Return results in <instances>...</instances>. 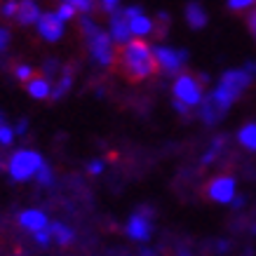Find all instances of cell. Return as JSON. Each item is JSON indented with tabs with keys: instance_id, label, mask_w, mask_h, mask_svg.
<instances>
[{
	"instance_id": "obj_8",
	"label": "cell",
	"mask_w": 256,
	"mask_h": 256,
	"mask_svg": "<svg viewBox=\"0 0 256 256\" xmlns=\"http://www.w3.org/2000/svg\"><path fill=\"white\" fill-rule=\"evenodd\" d=\"M36 26H38L40 38L47 40V42H56L64 36V31H66V22H62V16L56 14V10L54 12H42V16H40V22Z\"/></svg>"
},
{
	"instance_id": "obj_10",
	"label": "cell",
	"mask_w": 256,
	"mask_h": 256,
	"mask_svg": "<svg viewBox=\"0 0 256 256\" xmlns=\"http://www.w3.org/2000/svg\"><path fill=\"white\" fill-rule=\"evenodd\" d=\"M110 40L113 42H120V45H127L132 42V28H130V19L124 16L122 10H118L116 14H110V31H108Z\"/></svg>"
},
{
	"instance_id": "obj_32",
	"label": "cell",
	"mask_w": 256,
	"mask_h": 256,
	"mask_svg": "<svg viewBox=\"0 0 256 256\" xmlns=\"http://www.w3.org/2000/svg\"><path fill=\"white\" fill-rule=\"evenodd\" d=\"M104 10L110 12V14H116L118 10H120V2H116V0H106V2H104Z\"/></svg>"
},
{
	"instance_id": "obj_12",
	"label": "cell",
	"mask_w": 256,
	"mask_h": 256,
	"mask_svg": "<svg viewBox=\"0 0 256 256\" xmlns=\"http://www.w3.org/2000/svg\"><path fill=\"white\" fill-rule=\"evenodd\" d=\"M224 116H226V110L218 106L216 101H214V96H212V94L207 96V99H202V104H200V118L207 124H216Z\"/></svg>"
},
{
	"instance_id": "obj_36",
	"label": "cell",
	"mask_w": 256,
	"mask_h": 256,
	"mask_svg": "<svg viewBox=\"0 0 256 256\" xmlns=\"http://www.w3.org/2000/svg\"><path fill=\"white\" fill-rule=\"evenodd\" d=\"M181 256H188V254H186V252H184V254H181Z\"/></svg>"
},
{
	"instance_id": "obj_31",
	"label": "cell",
	"mask_w": 256,
	"mask_h": 256,
	"mask_svg": "<svg viewBox=\"0 0 256 256\" xmlns=\"http://www.w3.org/2000/svg\"><path fill=\"white\" fill-rule=\"evenodd\" d=\"M26 130H28V120L22 118V120L14 124V134H26Z\"/></svg>"
},
{
	"instance_id": "obj_4",
	"label": "cell",
	"mask_w": 256,
	"mask_h": 256,
	"mask_svg": "<svg viewBox=\"0 0 256 256\" xmlns=\"http://www.w3.org/2000/svg\"><path fill=\"white\" fill-rule=\"evenodd\" d=\"M172 92H174V99L181 101V104H186L188 108H190V106H200L202 99H204V96H202V82H198V78L190 76V73L176 76Z\"/></svg>"
},
{
	"instance_id": "obj_14",
	"label": "cell",
	"mask_w": 256,
	"mask_h": 256,
	"mask_svg": "<svg viewBox=\"0 0 256 256\" xmlns=\"http://www.w3.org/2000/svg\"><path fill=\"white\" fill-rule=\"evenodd\" d=\"M186 22L190 28H204L207 26V22H210V16H207V12H204V8H202L200 2H188L186 5Z\"/></svg>"
},
{
	"instance_id": "obj_33",
	"label": "cell",
	"mask_w": 256,
	"mask_h": 256,
	"mask_svg": "<svg viewBox=\"0 0 256 256\" xmlns=\"http://www.w3.org/2000/svg\"><path fill=\"white\" fill-rule=\"evenodd\" d=\"M92 2H87V0H76V10H80V12H92Z\"/></svg>"
},
{
	"instance_id": "obj_19",
	"label": "cell",
	"mask_w": 256,
	"mask_h": 256,
	"mask_svg": "<svg viewBox=\"0 0 256 256\" xmlns=\"http://www.w3.org/2000/svg\"><path fill=\"white\" fill-rule=\"evenodd\" d=\"M70 82H73V78H70V73H64L62 76V80H59V85L56 87H52V96H50V99H62L64 94L68 92L70 90Z\"/></svg>"
},
{
	"instance_id": "obj_26",
	"label": "cell",
	"mask_w": 256,
	"mask_h": 256,
	"mask_svg": "<svg viewBox=\"0 0 256 256\" xmlns=\"http://www.w3.org/2000/svg\"><path fill=\"white\" fill-rule=\"evenodd\" d=\"M36 242H38V244H42V247H47V244L52 242V233H50V228H47V230H42V233H36Z\"/></svg>"
},
{
	"instance_id": "obj_1",
	"label": "cell",
	"mask_w": 256,
	"mask_h": 256,
	"mask_svg": "<svg viewBox=\"0 0 256 256\" xmlns=\"http://www.w3.org/2000/svg\"><path fill=\"white\" fill-rule=\"evenodd\" d=\"M122 68H124V76L132 80V82L150 78L158 70L153 47L148 45V42H144V40L127 42L122 50Z\"/></svg>"
},
{
	"instance_id": "obj_6",
	"label": "cell",
	"mask_w": 256,
	"mask_h": 256,
	"mask_svg": "<svg viewBox=\"0 0 256 256\" xmlns=\"http://www.w3.org/2000/svg\"><path fill=\"white\" fill-rule=\"evenodd\" d=\"M153 54H156V62H158V68H162V73H178V68L188 62V52L186 50H174V47H156L153 50Z\"/></svg>"
},
{
	"instance_id": "obj_34",
	"label": "cell",
	"mask_w": 256,
	"mask_h": 256,
	"mask_svg": "<svg viewBox=\"0 0 256 256\" xmlns=\"http://www.w3.org/2000/svg\"><path fill=\"white\" fill-rule=\"evenodd\" d=\"M174 108H176L181 116H188V113H190V108H188L186 104H181V101H174Z\"/></svg>"
},
{
	"instance_id": "obj_13",
	"label": "cell",
	"mask_w": 256,
	"mask_h": 256,
	"mask_svg": "<svg viewBox=\"0 0 256 256\" xmlns=\"http://www.w3.org/2000/svg\"><path fill=\"white\" fill-rule=\"evenodd\" d=\"M40 16H42V12H40V8L36 5V2H19V10H16V22L22 24V26H33V24L40 22Z\"/></svg>"
},
{
	"instance_id": "obj_29",
	"label": "cell",
	"mask_w": 256,
	"mask_h": 256,
	"mask_svg": "<svg viewBox=\"0 0 256 256\" xmlns=\"http://www.w3.org/2000/svg\"><path fill=\"white\" fill-rule=\"evenodd\" d=\"M16 10H19V2H5V5H2V14L16 16Z\"/></svg>"
},
{
	"instance_id": "obj_30",
	"label": "cell",
	"mask_w": 256,
	"mask_h": 256,
	"mask_svg": "<svg viewBox=\"0 0 256 256\" xmlns=\"http://www.w3.org/2000/svg\"><path fill=\"white\" fill-rule=\"evenodd\" d=\"M247 26H249V33L256 38V8L249 12V16H247Z\"/></svg>"
},
{
	"instance_id": "obj_2",
	"label": "cell",
	"mask_w": 256,
	"mask_h": 256,
	"mask_svg": "<svg viewBox=\"0 0 256 256\" xmlns=\"http://www.w3.org/2000/svg\"><path fill=\"white\" fill-rule=\"evenodd\" d=\"M252 85V76H249L244 68H238V70H226L224 76H221V82L218 87L212 92L214 101H216L218 106L228 113V108L233 106L235 101L240 99V94Z\"/></svg>"
},
{
	"instance_id": "obj_15",
	"label": "cell",
	"mask_w": 256,
	"mask_h": 256,
	"mask_svg": "<svg viewBox=\"0 0 256 256\" xmlns=\"http://www.w3.org/2000/svg\"><path fill=\"white\" fill-rule=\"evenodd\" d=\"M26 90H28V94H31L33 99H47V96H52V82L45 76H36L31 82H26Z\"/></svg>"
},
{
	"instance_id": "obj_21",
	"label": "cell",
	"mask_w": 256,
	"mask_h": 256,
	"mask_svg": "<svg viewBox=\"0 0 256 256\" xmlns=\"http://www.w3.org/2000/svg\"><path fill=\"white\" fill-rule=\"evenodd\" d=\"M14 76H16V80H22V82H31L36 76H33V68L28 66V64H19L14 68Z\"/></svg>"
},
{
	"instance_id": "obj_20",
	"label": "cell",
	"mask_w": 256,
	"mask_h": 256,
	"mask_svg": "<svg viewBox=\"0 0 256 256\" xmlns=\"http://www.w3.org/2000/svg\"><path fill=\"white\" fill-rule=\"evenodd\" d=\"M76 2H62L59 8H56V14L62 16V22H70L73 16H76Z\"/></svg>"
},
{
	"instance_id": "obj_35",
	"label": "cell",
	"mask_w": 256,
	"mask_h": 256,
	"mask_svg": "<svg viewBox=\"0 0 256 256\" xmlns=\"http://www.w3.org/2000/svg\"><path fill=\"white\" fill-rule=\"evenodd\" d=\"M0 124H2V113H0Z\"/></svg>"
},
{
	"instance_id": "obj_23",
	"label": "cell",
	"mask_w": 256,
	"mask_h": 256,
	"mask_svg": "<svg viewBox=\"0 0 256 256\" xmlns=\"http://www.w3.org/2000/svg\"><path fill=\"white\" fill-rule=\"evenodd\" d=\"M80 26H82V33L87 36V40H90L92 36H96V33L101 31V28L92 22V19H90V16H82V19H80Z\"/></svg>"
},
{
	"instance_id": "obj_27",
	"label": "cell",
	"mask_w": 256,
	"mask_h": 256,
	"mask_svg": "<svg viewBox=\"0 0 256 256\" xmlns=\"http://www.w3.org/2000/svg\"><path fill=\"white\" fill-rule=\"evenodd\" d=\"M87 172L94 174V176H99L101 172H104V162H101V160H92V162L87 164Z\"/></svg>"
},
{
	"instance_id": "obj_7",
	"label": "cell",
	"mask_w": 256,
	"mask_h": 256,
	"mask_svg": "<svg viewBox=\"0 0 256 256\" xmlns=\"http://www.w3.org/2000/svg\"><path fill=\"white\" fill-rule=\"evenodd\" d=\"M87 42H90V54H92V59L96 64L110 66V64L116 62V47H113V40H110L108 33L99 31L96 36H92V38L87 40Z\"/></svg>"
},
{
	"instance_id": "obj_22",
	"label": "cell",
	"mask_w": 256,
	"mask_h": 256,
	"mask_svg": "<svg viewBox=\"0 0 256 256\" xmlns=\"http://www.w3.org/2000/svg\"><path fill=\"white\" fill-rule=\"evenodd\" d=\"M38 184L40 186H52V181H54V172H52V167H50V164H45V167H42V170L38 172Z\"/></svg>"
},
{
	"instance_id": "obj_9",
	"label": "cell",
	"mask_w": 256,
	"mask_h": 256,
	"mask_svg": "<svg viewBox=\"0 0 256 256\" xmlns=\"http://www.w3.org/2000/svg\"><path fill=\"white\" fill-rule=\"evenodd\" d=\"M127 235L136 242H146L150 240V235H153V224H150V216L148 214H132L130 221H127Z\"/></svg>"
},
{
	"instance_id": "obj_17",
	"label": "cell",
	"mask_w": 256,
	"mask_h": 256,
	"mask_svg": "<svg viewBox=\"0 0 256 256\" xmlns=\"http://www.w3.org/2000/svg\"><path fill=\"white\" fill-rule=\"evenodd\" d=\"M50 233H52V240L56 242V244H62V247H66V244H70L73 242V238H76V233L70 230L68 226L64 224H50Z\"/></svg>"
},
{
	"instance_id": "obj_16",
	"label": "cell",
	"mask_w": 256,
	"mask_h": 256,
	"mask_svg": "<svg viewBox=\"0 0 256 256\" xmlns=\"http://www.w3.org/2000/svg\"><path fill=\"white\" fill-rule=\"evenodd\" d=\"M130 28H132V36H136V40H141L144 36L153 33L156 24H153V19H150V16L139 14V16H134V19H130Z\"/></svg>"
},
{
	"instance_id": "obj_18",
	"label": "cell",
	"mask_w": 256,
	"mask_h": 256,
	"mask_svg": "<svg viewBox=\"0 0 256 256\" xmlns=\"http://www.w3.org/2000/svg\"><path fill=\"white\" fill-rule=\"evenodd\" d=\"M238 141H240L247 150H256V122H247L244 127H240Z\"/></svg>"
},
{
	"instance_id": "obj_5",
	"label": "cell",
	"mask_w": 256,
	"mask_h": 256,
	"mask_svg": "<svg viewBox=\"0 0 256 256\" xmlns=\"http://www.w3.org/2000/svg\"><path fill=\"white\" fill-rule=\"evenodd\" d=\"M204 195L212 202H221V204H233L235 200V178L230 174H221L214 176L204 188Z\"/></svg>"
},
{
	"instance_id": "obj_11",
	"label": "cell",
	"mask_w": 256,
	"mask_h": 256,
	"mask_svg": "<svg viewBox=\"0 0 256 256\" xmlns=\"http://www.w3.org/2000/svg\"><path fill=\"white\" fill-rule=\"evenodd\" d=\"M19 226L36 235V233H42V230L50 228V218H47L45 212H40V210H26L19 214Z\"/></svg>"
},
{
	"instance_id": "obj_24",
	"label": "cell",
	"mask_w": 256,
	"mask_h": 256,
	"mask_svg": "<svg viewBox=\"0 0 256 256\" xmlns=\"http://www.w3.org/2000/svg\"><path fill=\"white\" fill-rule=\"evenodd\" d=\"M14 127H8V124L2 122L0 124V144H2V146H10V144H12V141H14Z\"/></svg>"
},
{
	"instance_id": "obj_25",
	"label": "cell",
	"mask_w": 256,
	"mask_h": 256,
	"mask_svg": "<svg viewBox=\"0 0 256 256\" xmlns=\"http://www.w3.org/2000/svg\"><path fill=\"white\" fill-rule=\"evenodd\" d=\"M247 8L254 10V2H252V0H230V2H228V10H233V12H240V10H247Z\"/></svg>"
},
{
	"instance_id": "obj_28",
	"label": "cell",
	"mask_w": 256,
	"mask_h": 256,
	"mask_svg": "<svg viewBox=\"0 0 256 256\" xmlns=\"http://www.w3.org/2000/svg\"><path fill=\"white\" fill-rule=\"evenodd\" d=\"M10 40H12V33H10L8 28H0V52L10 45Z\"/></svg>"
},
{
	"instance_id": "obj_3",
	"label": "cell",
	"mask_w": 256,
	"mask_h": 256,
	"mask_svg": "<svg viewBox=\"0 0 256 256\" xmlns=\"http://www.w3.org/2000/svg\"><path fill=\"white\" fill-rule=\"evenodd\" d=\"M45 167V160L38 150H31V148H24V150H16L14 156L10 158L8 172L14 181H28V178L38 176V172Z\"/></svg>"
}]
</instances>
